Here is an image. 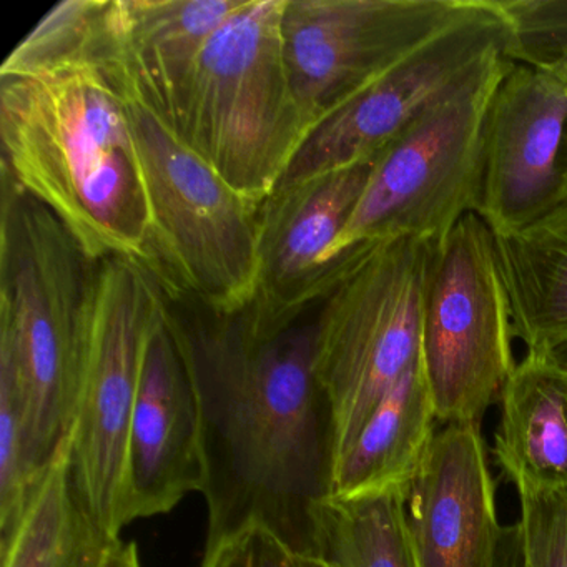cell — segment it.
<instances>
[{
  "mask_svg": "<svg viewBox=\"0 0 567 567\" xmlns=\"http://www.w3.org/2000/svg\"><path fill=\"white\" fill-rule=\"evenodd\" d=\"M162 295L204 414L205 547L257 520L310 554L311 507L333 477L330 410L313 370L318 307L280 323L255 303L220 315Z\"/></svg>",
  "mask_w": 567,
  "mask_h": 567,
  "instance_id": "1",
  "label": "cell"
},
{
  "mask_svg": "<svg viewBox=\"0 0 567 567\" xmlns=\"http://www.w3.org/2000/svg\"><path fill=\"white\" fill-rule=\"evenodd\" d=\"M2 168L92 261L147 260V210L122 69L105 51L0 78Z\"/></svg>",
  "mask_w": 567,
  "mask_h": 567,
  "instance_id": "2",
  "label": "cell"
},
{
  "mask_svg": "<svg viewBox=\"0 0 567 567\" xmlns=\"http://www.w3.org/2000/svg\"><path fill=\"white\" fill-rule=\"evenodd\" d=\"M92 267L64 224L2 168L0 377L18 391L35 473L71 433Z\"/></svg>",
  "mask_w": 567,
  "mask_h": 567,
  "instance_id": "3",
  "label": "cell"
},
{
  "mask_svg": "<svg viewBox=\"0 0 567 567\" xmlns=\"http://www.w3.org/2000/svg\"><path fill=\"white\" fill-rule=\"evenodd\" d=\"M125 91L147 210L144 267L167 293L215 313L245 310L260 281L261 205L192 151L127 79Z\"/></svg>",
  "mask_w": 567,
  "mask_h": 567,
  "instance_id": "4",
  "label": "cell"
},
{
  "mask_svg": "<svg viewBox=\"0 0 567 567\" xmlns=\"http://www.w3.org/2000/svg\"><path fill=\"white\" fill-rule=\"evenodd\" d=\"M514 64L507 48L491 52L378 155L327 267L343 270L358 257L348 255L393 238L441 245L466 215L476 214L487 109Z\"/></svg>",
  "mask_w": 567,
  "mask_h": 567,
  "instance_id": "5",
  "label": "cell"
},
{
  "mask_svg": "<svg viewBox=\"0 0 567 567\" xmlns=\"http://www.w3.org/2000/svg\"><path fill=\"white\" fill-rule=\"evenodd\" d=\"M287 0H241L202 52L181 137L228 185L264 205L308 134L285 61Z\"/></svg>",
  "mask_w": 567,
  "mask_h": 567,
  "instance_id": "6",
  "label": "cell"
},
{
  "mask_svg": "<svg viewBox=\"0 0 567 567\" xmlns=\"http://www.w3.org/2000/svg\"><path fill=\"white\" fill-rule=\"evenodd\" d=\"M437 245H368L317 310L313 370L330 410L333 470L374 408L416 363Z\"/></svg>",
  "mask_w": 567,
  "mask_h": 567,
  "instance_id": "7",
  "label": "cell"
},
{
  "mask_svg": "<svg viewBox=\"0 0 567 567\" xmlns=\"http://www.w3.org/2000/svg\"><path fill=\"white\" fill-rule=\"evenodd\" d=\"M161 308V285L144 265L122 257L94 261L68 441L75 489L115 539L128 524V430L145 343Z\"/></svg>",
  "mask_w": 567,
  "mask_h": 567,
  "instance_id": "8",
  "label": "cell"
},
{
  "mask_svg": "<svg viewBox=\"0 0 567 567\" xmlns=\"http://www.w3.org/2000/svg\"><path fill=\"white\" fill-rule=\"evenodd\" d=\"M513 317L493 231L466 215L437 245L424 290L421 367L440 424H483L513 374Z\"/></svg>",
  "mask_w": 567,
  "mask_h": 567,
  "instance_id": "9",
  "label": "cell"
},
{
  "mask_svg": "<svg viewBox=\"0 0 567 567\" xmlns=\"http://www.w3.org/2000/svg\"><path fill=\"white\" fill-rule=\"evenodd\" d=\"M507 41L509 24L499 0H473L461 18L321 118L301 142L278 188L374 161L433 99L487 54L507 48Z\"/></svg>",
  "mask_w": 567,
  "mask_h": 567,
  "instance_id": "10",
  "label": "cell"
},
{
  "mask_svg": "<svg viewBox=\"0 0 567 567\" xmlns=\"http://www.w3.org/2000/svg\"><path fill=\"white\" fill-rule=\"evenodd\" d=\"M473 0H287L285 61L308 132Z\"/></svg>",
  "mask_w": 567,
  "mask_h": 567,
  "instance_id": "11",
  "label": "cell"
},
{
  "mask_svg": "<svg viewBox=\"0 0 567 567\" xmlns=\"http://www.w3.org/2000/svg\"><path fill=\"white\" fill-rule=\"evenodd\" d=\"M483 147L476 215L494 237H506L539 218L566 184V89L514 64L487 109Z\"/></svg>",
  "mask_w": 567,
  "mask_h": 567,
  "instance_id": "12",
  "label": "cell"
},
{
  "mask_svg": "<svg viewBox=\"0 0 567 567\" xmlns=\"http://www.w3.org/2000/svg\"><path fill=\"white\" fill-rule=\"evenodd\" d=\"M207 484L200 400L165 321L162 295L128 430L127 523L168 513L187 494H204Z\"/></svg>",
  "mask_w": 567,
  "mask_h": 567,
  "instance_id": "13",
  "label": "cell"
},
{
  "mask_svg": "<svg viewBox=\"0 0 567 567\" xmlns=\"http://www.w3.org/2000/svg\"><path fill=\"white\" fill-rule=\"evenodd\" d=\"M374 161L278 188L261 205L260 281L254 303L268 320L303 317L357 261L343 270L324 264L363 195Z\"/></svg>",
  "mask_w": 567,
  "mask_h": 567,
  "instance_id": "14",
  "label": "cell"
},
{
  "mask_svg": "<svg viewBox=\"0 0 567 567\" xmlns=\"http://www.w3.org/2000/svg\"><path fill=\"white\" fill-rule=\"evenodd\" d=\"M416 567H496L503 527L480 426L441 424L404 491Z\"/></svg>",
  "mask_w": 567,
  "mask_h": 567,
  "instance_id": "15",
  "label": "cell"
},
{
  "mask_svg": "<svg viewBox=\"0 0 567 567\" xmlns=\"http://www.w3.org/2000/svg\"><path fill=\"white\" fill-rule=\"evenodd\" d=\"M241 0H107L112 59L128 85L181 135L192 78L205 45Z\"/></svg>",
  "mask_w": 567,
  "mask_h": 567,
  "instance_id": "16",
  "label": "cell"
},
{
  "mask_svg": "<svg viewBox=\"0 0 567 567\" xmlns=\"http://www.w3.org/2000/svg\"><path fill=\"white\" fill-rule=\"evenodd\" d=\"M493 457L516 489H567V368L527 351L501 393Z\"/></svg>",
  "mask_w": 567,
  "mask_h": 567,
  "instance_id": "17",
  "label": "cell"
},
{
  "mask_svg": "<svg viewBox=\"0 0 567 567\" xmlns=\"http://www.w3.org/2000/svg\"><path fill=\"white\" fill-rule=\"evenodd\" d=\"M494 240L514 337L527 351L554 353L567 343V175L559 197L539 218Z\"/></svg>",
  "mask_w": 567,
  "mask_h": 567,
  "instance_id": "18",
  "label": "cell"
},
{
  "mask_svg": "<svg viewBox=\"0 0 567 567\" xmlns=\"http://www.w3.org/2000/svg\"><path fill=\"white\" fill-rule=\"evenodd\" d=\"M421 358L380 401L338 461L330 494L406 486L437 431Z\"/></svg>",
  "mask_w": 567,
  "mask_h": 567,
  "instance_id": "19",
  "label": "cell"
},
{
  "mask_svg": "<svg viewBox=\"0 0 567 567\" xmlns=\"http://www.w3.org/2000/svg\"><path fill=\"white\" fill-rule=\"evenodd\" d=\"M118 543L82 503L65 440L45 467L18 529L0 546V556L2 567H107Z\"/></svg>",
  "mask_w": 567,
  "mask_h": 567,
  "instance_id": "20",
  "label": "cell"
},
{
  "mask_svg": "<svg viewBox=\"0 0 567 567\" xmlns=\"http://www.w3.org/2000/svg\"><path fill=\"white\" fill-rule=\"evenodd\" d=\"M404 491L394 486L318 501L310 513V556L331 567H416Z\"/></svg>",
  "mask_w": 567,
  "mask_h": 567,
  "instance_id": "21",
  "label": "cell"
},
{
  "mask_svg": "<svg viewBox=\"0 0 567 567\" xmlns=\"http://www.w3.org/2000/svg\"><path fill=\"white\" fill-rule=\"evenodd\" d=\"M105 6L107 0L59 2L8 55L0 78H18L97 52L104 42Z\"/></svg>",
  "mask_w": 567,
  "mask_h": 567,
  "instance_id": "22",
  "label": "cell"
},
{
  "mask_svg": "<svg viewBox=\"0 0 567 567\" xmlns=\"http://www.w3.org/2000/svg\"><path fill=\"white\" fill-rule=\"evenodd\" d=\"M509 24L507 55L556 79L567 92V0H499Z\"/></svg>",
  "mask_w": 567,
  "mask_h": 567,
  "instance_id": "23",
  "label": "cell"
},
{
  "mask_svg": "<svg viewBox=\"0 0 567 567\" xmlns=\"http://www.w3.org/2000/svg\"><path fill=\"white\" fill-rule=\"evenodd\" d=\"M526 567H567V489H516Z\"/></svg>",
  "mask_w": 567,
  "mask_h": 567,
  "instance_id": "24",
  "label": "cell"
},
{
  "mask_svg": "<svg viewBox=\"0 0 567 567\" xmlns=\"http://www.w3.org/2000/svg\"><path fill=\"white\" fill-rule=\"evenodd\" d=\"M303 554L265 524L247 523L205 547L202 567H301Z\"/></svg>",
  "mask_w": 567,
  "mask_h": 567,
  "instance_id": "25",
  "label": "cell"
},
{
  "mask_svg": "<svg viewBox=\"0 0 567 567\" xmlns=\"http://www.w3.org/2000/svg\"><path fill=\"white\" fill-rule=\"evenodd\" d=\"M520 556H523V534H520L519 523L504 526L496 567H516Z\"/></svg>",
  "mask_w": 567,
  "mask_h": 567,
  "instance_id": "26",
  "label": "cell"
},
{
  "mask_svg": "<svg viewBox=\"0 0 567 567\" xmlns=\"http://www.w3.org/2000/svg\"><path fill=\"white\" fill-rule=\"evenodd\" d=\"M107 567H142L137 544L121 540L112 550Z\"/></svg>",
  "mask_w": 567,
  "mask_h": 567,
  "instance_id": "27",
  "label": "cell"
},
{
  "mask_svg": "<svg viewBox=\"0 0 567 567\" xmlns=\"http://www.w3.org/2000/svg\"><path fill=\"white\" fill-rule=\"evenodd\" d=\"M301 567H331L330 564L321 560L320 557L310 556V554H303V564Z\"/></svg>",
  "mask_w": 567,
  "mask_h": 567,
  "instance_id": "28",
  "label": "cell"
},
{
  "mask_svg": "<svg viewBox=\"0 0 567 567\" xmlns=\"http://www.w3.org/2000/svg\"><path fill=\"white\" fill-rule=\"evenodd\" d=\"M516 567H526V563H524V550L523 556H520L519 560H517Z\"/></svg>",
  "mask_w": 567,
  "mask_h": 567,
  "instance_id": "29",
  "label": "cell"
}]
</instances>
